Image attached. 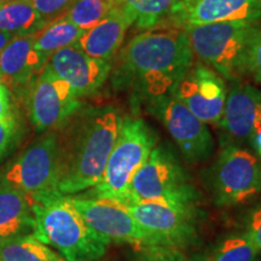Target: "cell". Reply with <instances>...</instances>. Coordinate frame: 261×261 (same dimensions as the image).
<instances>
[{"label": "cell", "mask_w": 261, "mask_h": 261, "mask_svg": "<svg viewBox=\"0 0 261 261\" xmlns=\"http://www.w3.org/2000/svg\"><path fill=\"white\" fill-rule=\"evenodd\" d=\"M31 200L15 188L0 182V243L33 234Z\"/></svg>", "instance_id": "cell-19"}, {"label": "cell", "mask_w": 261, "mask_h": 261, "mask_svg": "<svg viewBox=\"0 0 261 261\" xmlns=\"http://www.w3.org/2000/svg\"><path fill=\"white\" fill-rule=\"evenodd\" d=\"M194 63L185 29L151 28L121 48L112 74V86L129 91L137 103L169 93Z\"/></svg>", "instance_id": "cell-1"}, {"label": "cell", "mask_w": 261, "mask_h": 261, "mask_svg": "<svg viewBox=\"0 0 261 261\" xmlns=\"http://www.w3.org/2000/svg\"><path fill=\"white\" fill-rule=\"evenodd\" d=\"M252 143L254 148L256 149V151L259 152V155L261 156V129L256 133L255 136H254V138L252 139Z\"/></svg>", "instance_id": "cell-33"}, {"label": "cell", "mask_w": 261, "mask_h": 261, "mask_svg": "<svg viewBox=\"0 0 261 261\" xmlns=\"http://www.w3.org/2000/svg\"><path fill=\"white\" fill-rule=\"evenodd\" d=\"M85 32L86 31L76 27L68 19L57 18L35 34L34 47L50 58L52 54L61 48L76 45Z\"/></svg>", "instance_id": "cell-22"}, {"label": "cell", "mask_w": 261, "mask_h": 261, "mask_svg": "<svg viewBox=\"0 0 261 261\" xmlns=\"http://www.w3.org/2000/svg\"><path fill=\"white\" fill-rule=\"evenodd\" d=\"M135 261H189L180 250L165 247H150L143 249Z\"/></svg>", "instance_id": "cell-29"}, {"label": "cell", "mask_w": 261, "mask_h": 261, "mask_svg": "<svg viewBox=\"0 0 261 261\" xmlns=\"http://www.w3.org/2000/svg\"><path fill=\"white\" fill-rule=\"evenodd\" d=\"M113 3L125 10L132 24L148 31L169 18L177 0H113Z\"/></svg>", "instance_id": "cell-21"}, {"label": "cell", "mask_w": 261, "mask_h": 261, "mask_svg": "<svg viewBox=\"0 0 261 261\" xmlns=\"http://www.w3.org/2000/svg\"><path fill=\"white\" fill-rule=\"evenodd\" d=\"M34 9L48 23L69 10L76 0H29Z\"/></svg>", "instance_id": "cell-27"}, {"label": "cell", "mask_w": 261, "mask_h": 261, "mask_svg": "<svg viewBox=\"0 0 261 261\" xmlns=\"http://www.w3.org/2000/svg\"><path fill=\"white\" fill-rule=\"evenodd\" d=\"M68 197L86 224L109 243L132 244L142 249L154 247L151 237L137 223L127 204L110 198L70 195Z\"/></svg>", "instance_id": "cell-11"}, {"label": "cell", "mask_w": 261, "mask_h": 261, "mask_svg": "<svg viewBox=\"0 0 261 261\" xmlns=\"http://www.w3.org/2000/svg\"><path fill=\"white\" fill-rule=\"evenodd\" d=\"M158 137L143 119L126 117L108 159L103 177L89 189L87 197L110 198L127 203L130 181L156 146Z\"/></svg>", "instance_id": "cell-5"}, {"label": "cell", "mask_w": 261, "mask_h": 261, "mask_svg": "<svg viewBox=\"0 0 261 261\" xmlns=\"http://www.w3.org/2000/svg\"><path fill=\"white\" fill-rule=\"evenodd\" d=\"M143 104L168 130L187 161L197 163L211 158L214 139L210 128L177 98L165 93L149 98Z\"/></svg>", "instance_id": "cell-9"}, {"label": "cell", "mask_w": 261, "mask_h": 261, "mask_svg": "<svg viewBox=\"0 0 261 261\" xmlns=\"http://www.w3.org/2000/svg\"><path fill=\"white\" fill-rule=\"evenodd\" d=\"M61 143L56 130L44 132L0 173V182L15 188L31 201L60 194Z\"/></svg>", "instance_id": "cell-7"}, {"label": "cell", "mask_w": 261, "mask_h": 261, "mask_svg": "<svg viewBox=\"0 0 261 261\" xmlns=\"http://www.w3.org/2000/svg\"><path fill=\"white\" fill-rule=\"evenodd\" d=\"M34 215L33 236L58 250L67 261H96L109 242L91 228L68 195L55 194L31 201Z\"/></svg>", "instance_id": "cell-3"}, {"label": "cell", "mask_w": 261, "mask_h": 261, "mask_svg": "<svg viewBox=\"0 0 261 261\" xmlns=\"http://www.w3.org/2000/svg\"><path fill=\"white\" fill-rule=\"evenodd\" d=\"M132 22L121 6H114L102 21L80 38L75 46L90 57L110 62L121 46L126 32Z\"/></svg>", "instance_id": "cell-18"}, {"label": "cell", "mask_w": 261, "mask_h": 261, "mask_svg": "<svg viewBox=\"0 0 261 261\" xmlns=\"http://www.w3.org/2000/svg\"><path fill=\"white\" fill-rule=\"evenodd\" d=\"M210 179L218 205L242 204L261 192V162L238 145H223L210 171Z\"/></svg>", "instance_id": "cell-8"}, {"label": "cell", "mask_w": 261, "mask_h": 261, "mask_svg": "<svg viewBox=\"0 0 261 261\" xmlns=\"http://www.w3.org/2000/svg\"><path fill=\"white\" fill-rule=\"evenodd\" d=\"M0 261H67L33 234L0 243Z\"/></svg>", "instance_id": "cell-23"}, {"label": "cell", "mask_w": 261, "mask_h": 261, "mask_svg": "<svg viewBox=\"0 0 261 261\" xmlns=\"http://www.w3.org/2000/svg\"><path fill=\"white\" fill-rule=\"evenodd\" d=\"M14 115L11 106V93L4 84L0 83V121H4Z\"/></svg>", "instance_id": "cell-31"}, {"label": "cell", "mask_w": 261, "mask_h": 261, "mask_svg": "<svg viewBox=\"0 0 261 261\" xmlns=\"http://www.w3.org/2000/svg\"><path fill=\"white\" fill-rule=\"evenodd\" d=\"M47 67L69 85L80 98L92 96L102 89L113 65L112 62L90 57L74 45L52 54Z\"/></svg>", "instance_id": "cell-15"}, {"label": "cell", "mask_w": 261, "mask_h": 261, "mask_svg": "<svg viewBox=\"0 0 261 261\" xmlns=\"http://www.w3.org/2000/svg\"><path fill=\"white\" fill-rule=\"evenodd\" d=\"M246 234L261 252V207L250 213Z\"/></svg>", "instance_id": "cell-30"}, {"label": "cell", "mask_w": 261, "mask_h": 261, "mask_svg": "<svg viewBox=\"0 0 261 261\" xmlns=\"http://www.w3.org/2000/svg\"><path fill=\"white\" fill-rule=\"evenodd\" d=\"M0 2H9V0H0Z\"/></svg>", "instance_id": "cell-34"}, {"label": "cell", "mask_w": 261, "mask_h": 261, "mask_svg": "<svg viewBox=\"0 0 261 261\" xmlns=\"http://www.w3.org/2000/svg\"><path fill=\"white\" fill-rule=\"evenodd\" d=\"M34 39L35 34L14 38L0 52V83L22 94L48 61L34 47Z\"/></svg>", "instance_id": "cell-17"}, {"label": "cell", "mask_w": 261, "mask_h": 261, "mask_svg": "<svg viewBox=\"0 0 261 261\" xmlns=\"http://www.w3.org/2000/svg\"><path fill=\"white\" fill-rule=\"evenodd\" d=\"M260 250L246 233L228 236L189 261H256Z\"/></svg>", "instance_id": "cell-24"}, {"label": "cell", "mask_w": 261, "mask_h": 261, "mask_svg": "<svg viewBox=\"0 0 261 261\" xmlns=\"http://www.w3.org/2000/svg\"><path fill=\"white\" fill-rule=\"evenodd\" d=\"M202 122L219 125L226 99V86L219 74L201 63H192L189 70L169 91Z\"/></svg>", "instance_id": "cell-13"}, {"label": "cell", "mask_w": 261, "mask_h": 261, "mask_svg": "<svg viewBox=\"0 0 261 261\" xmlns=\"http://www.w3.org/2000/svg\"><path fill=\"white\" fill-rule=\"evenodd\" d=\"M21 137V125L17 117H12L0 121V162L10 154Z\"/></svg>", "instance_id": "cell-26"}, {"label": "cell", "mask_w": 261, "mask_h": 261, "mask_svg": "<svg viewBox=\"0 0 261 261\" xmlns=\"http://www.w3.org/2000/svg\"><path fill=\"white\" fill-rule=\"evenodd\" d=\"M48 22L29 0L0 2V31L15 38L29 37L44 29Z\"/></svg>", "instance_id": "cell-20"}, {"label": "cell", "mask_w": 261, "mask_h": 261, "mask_svg": "<svg viewBox=\"0 0 261 261\" xmlns=\"http://www.w3.org/2000/svg\"><path fill=\"white\" fill-rule=\"evenodd\" d=\"M219 126L228 142H246L261 129V91L248 84H236L226 94Z\"/></svg>", "instance_id": "cell-16"}, {"label": "cell", "mask_w": 261, "mask_h": 261, "mask_svg": "<svg viewBox=\"0 0 261 261\" xmlns=\"http://www.w3.org/2000/svg\"><path fill=\"white\" fill-rule=\"evenodd\" d=\"M256 22L227 21L182 29L192 54L202 63L226 80L238 81L248 74V52Z\"/></svg>", "instance_id": "cell-4"}, {"label": "cell", "mask_w": 261, "mask_h": 261, "mask_svg": "<svg viewBox=\"0 0 261 261\" xmlns=\"http://www.w3.org/2000/svg\"><path fill=\"white\" fill-rule=\"evenodd\" d=\"M114 6L113 0H76L62 17L83 31H89L102 21Z\"/></svg>", "instance_id": "cell-25"}, {"label": "cell", "mask_w": 261, "mask_h": 261, "mask_svg": "<svg viewBox=\"0 0 261 261\" xmlns=\"http://www.w3.org/2000/svg\"><path fill=\"white\" fill-rule=\"evenodd\" d=\"M165 203L196 211L197 192L172 150L156 145L130 181L127 205Z\"/></svg>", "instance_id": "cell-6"}, {"label": "cell", "mask_w": 261, "mask_h": 261, "mask_svg": "<svg viewBox=\"0 0 261 261\" xmlns=\"http://www.w3.org/2000/svg\"><path fill=\"white\" fill-rule=\"evenodd\" d=\"M127 207L137 223L151 237L154 247L180 250L197 243L196 211L165 203H140Z\"/></svg>", "instance_id": "cell-12"}, {"label": "cell", "mask_w": 261, "mask_h": 261, "mask_svg": "<svg viewBox=\"0 0 261 261\" xmlns=\"http://www.w3.org/2000/svg\"><path fill=\"white\" fill-rule=\"evenodd\" d=\"M248 74L261 84V18L256 22L254 29L249 52H248Z\"/></svg>", "instance_id": "cell-28"}, {"label": "cell", "mask_w": 261, "mask_h": 261, "mask_svg": "<svg viewBox=\"0 0 261 261\" xmlns=\"http://www.w3.org/2000/svg\"><path fill=\"white\" fill-rule=\"evenodd\" d=\"M24 98L31 122L40 133L62 128L81 109L71 87L47 64L29 84Z\"/></svg>", "instance_id": "cell-10"}, {"label": "cell", "mask_w": 261, "mask_h": 261, "mask_svg": "<svg viewBox=\"0 0 261 261\" xmlns=\"http://www.w3.org/2000/svg\"><path fill=\"white\" fill-rule=\"evenodd\" d=\"M122 120L119 110L109 106L85 108L71 117L64 137H60V194H79L98 184Z\"/></svg>", "instance_id": "cell-2"}, {"label": "cell", "mask_w": 261, "mask_h": 261, "mask_svg": "<svg viewBox=\"0 0 261 261\" xmlns=\"http://www.w3.org/2000/svg\"><path fill=\"white\" fill-rule=\"evenodd\" d=\"M14 38H15L14 35H11V34H9V33H5V32L0 31V52L4 50L6 45H8L9 42L11 41Z\"/></svg>", "instance_id": "cell-32"}, {"label": "cell", "mask_w": 261, "mask_h": 261, "mask_svg": "<svg viewBox=\"0 0 261 261\" xmlns=\"http://www.w3.org/2000/svg\"><path fill=\"white\" fill-rule=\"evenodd\" d=\"M260 18L261 0H177L169 16L179 28Z\"/></svg>", "instance_id": "cell-14"}]
</instances>
